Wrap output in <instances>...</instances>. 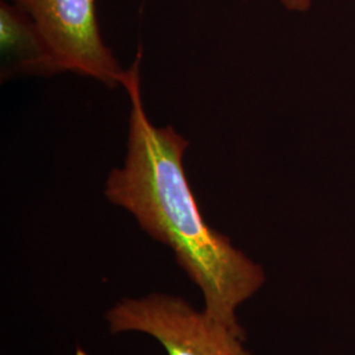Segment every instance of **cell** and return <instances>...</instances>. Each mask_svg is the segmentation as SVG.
I'll return each mask as SVG.
<instances>
[{"label": "cell", "instance_id": "3", "mask_svg": "<svg viewBox=\"0 0 355 355\" xmlns=\"http://www.w3.org/2000/svg\"><path fill=\"white\" fill-rule=\"evenodd\" d=\"M105 318L112 334H149L167 355H252L243 347V338L180 297L152 293L144 299H124Z\"/></svg>", "mask_w": 355, "mask_h": 355}, {"label": "cell", "instance_id": "4", "mask_svg": "<svg viewBox=\"0 0 355 355\" xmlns=\"http://www.w3.org/2000/svg\"><path fill=\"white\" fill-rule=\"evenodd\" d=\"M3 78L12 74L53 76L54 69L37 31L26 13L11 1L0 3Z\"/></svg>", "mask_w": 355, "mask_h": 355}, {"label": "cell", "instance_id": "5", "mask_svg": "<svg viewBox=\"0 0 355 355\" xmlns=\"http://www.w3.org/2000/svg\"><path fill=\"white\" fill-rule=\"evenodd\" d=\"M290 11H306L311 7V0H280Z\"/></svg>", "mask_w": 355, "mask_h": 355}, {"label": "cell", "instance_id": "2", "mask_svg": "<svg viewBox=\"0 0 355 355\" xmlns=\"http://www.w3.org/2000/svg\"><path fill=\"white\" fill-rule=\"evenodd\" d=\"M29 16L51 58L54 73L71 71L121 86L123 69L104 44L95 0H11Z\"/></svg>", "mask_w": 355, "mask_h": 355}, {"label": "cell", "instance_id": "1", "mask_svg": "<svg viewBox=\"0 0 355 355\" xmlns=\"http://www.w3.org/2000/svg\"><path fill=\"white\" fill-rule=\"evenodd\" d=\"M141 61L142 48L121 79L130 104L127 155L110 173L104 193L174 252L178 265L203 293L204 312L245 340L236 313L263 286L265 272L205 223L183 164L189 141L174 128L150 121L141 91Z\"/></svg>", "mask_w": 355, "mask_h": 355}]
</instances>
